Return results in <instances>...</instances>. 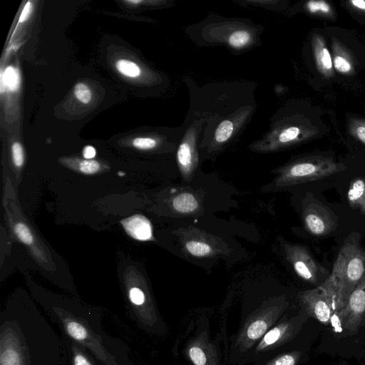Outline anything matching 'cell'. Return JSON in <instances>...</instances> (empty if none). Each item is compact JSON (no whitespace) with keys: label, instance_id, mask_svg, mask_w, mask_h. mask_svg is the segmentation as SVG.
<instances>
[{"label":"cell","instance_id":"cell-1","mask_svg":"<svg viewBox=\"0 0 365 365\" xmlns=\"http://www.w3.org/2000/svg\"><path fill=\"white\" fill-rule=\"evenodd\" d=\"M184 81L190 96L186 115L205 122L199 153L208 158L235 143L250 123L257 108V85L235 81L198 86L189 78Z\"/></svg>","mask_w":365,"mask_h":365},{"label":"cell","instance_id":"cell-2","mask_svg":"<svg viewBox=\"0 0 365 365\" xmlns=\"http://www.w3.org/2000/svg\"><path fill=\"white\" fill-rule=\"evenodd\" d=\"M61 341L37 312L5 310L0 317V365H61Z\"/></svg>","mask_w":365,"mask_h":365},{"label":"cell","instance_id":"cell-3","mask_svg":"<svg viewBox=\"0 0 365 365\" xmlns=\"http://www.w3.org/2000/svg\"><path fill=\"white\" fill-rule=\"evenodd\" d=\"M287 294L270 293L242 308L238 327L227 336L225 365H240L241 361L264 334L288 311Z\"/></svg>","mask_w":365,"mask_h":365},{"label":"cell","instance_id":"cell-4","mask_svg":"<svg viewBox=\"0 0 365 365\" xmlns=\"http://www.w3.org/2000/svg\"><path fill=\"white\" fill-rule=\"evenodd\" d=\"M264 28L247 19L227 18L215 14L185 29L198 46H223L234 54L242 53L261 45Z\"/></svg>","mask_w":365,"mask_h":365},{"label":"cell","instance_id":"cell-5","mask_svg":"<svg viewBox=\"0 0 365 365\" xmlns=\"http://www.w3.org/2000/svg\"><path fill=\"white\" fill-rule=\"evenodd\" d=\"M364 274L365 251L361 245V236L358 232H352L339 250L331 275L319 286L331 300L334 314L344 307Z\"/></svg>","mask_w":365,"mask_h":365},{"label":"cell","instance_id":"cell-6","mask_svg":"<svg viewBox=\"0 0 365 365\" xmlns=\"http://www.w3.org/2000/svg\"><path fill=\"white\" fill-rule=\"evenodd\" d=\"M227 339L223 328L212 338L208 317L199 316L187 325L181 354L189 365H225Z\"/></svg>","mask_w":365,"mask_h":365},{"label":"cell","instance_id":"cell-7","mask_svg":"<svg viewBox=\"0 0 365 365\" xmlns=\"http://www.w3.org/2000/svg\"><path fill=\"white\" fill-rule=\"evenodd\" d=\"M342 170V166L330 161L297 160L277 168L275 177L264 186V190H279L318 180Z\"/></svg>","mask_w":365,"mask_h":365},{"label":"cell","instance_id":"cell-8","mask_svg":"<svg viewBox=\"0 0 365 365\" xmlns=\"http://www.w3.org/2000/svg\"><path fill=\"white\" fill-rule=\"evenodd\" d=\"M308 315L302 310L294 314L289 311L272 326L249 351L240 365L252 364L266 353L294 339L301 332Z\"/></svg>","mask_w":365,"mask_h":365},{"label":"cell","instance_id":"cell-9","mask_svg":"<svg viewBox=\"0 0 365 365\" xmlns=\"http://www.w3.org/2000/svg\"><path fill=\"white\" fill-rule=\"evenodd\" d=\"M175 235L182 252L193 258H214L230 252L228 245L221 237L193 226L179 228Z\"/></svg>","mask_w":365,"mask_h":365},{"label":"cell","instance_id":"cell-10","mask_svg":"<svg viewBox=\"0 0 365 365\" xmlns=\"http://www.w3.org/2000/svg\"><path fill=\"white\" fill-rule=\"evenodd\" d=\"M184 133L176 150V162L182 179L190 181L199 165V143L205 122L186 115Z\"/></svg>","mask_w":365,"mask_h":365},{"label":"cell","instance_id":"cell-11","mask_svg":"<svg viewBox=\"0 0 365 365\" xmlns=\"http://www.w3.org/2000/svg\"><path fill=\"white\" fill-rule=\"evenodd\" d=\"M302 216L306 230L316 237L329 235L338 225L336 214L311 192H307L302 201Z\"/></svg>","mask_w":365,"mask_h":365},{"label":"cell","instance_id":"cell-12","mask_svg":"<svg viewBox=\"0 0 365 365\" xmlns=\"http://www.w3.org/2000/svg\"><path fill=\"white\" fill-rule=\"evenodd\" d=\"M284 251L286 259L303 280L317 284L322 275L326 273L324 269L316 262L305 247L284 243Z\"/></svg>","mask_w":365,"mask_h":365},{"label":"cell","instance_id":"cell-13","mask_svg":"<svg viewBox=\"0 0 365 365\" xmlns=\"http://www.w3.org/2000/svg\"><path fill=\"white\" fill-rule=\"evenodd\" d=\"M336 315L344 330L354 334L358 331L365 317V274Z\"/></svg>","mask_w":365,"mask_h":365},{"label":"cell","instance_id":"cell-14","mask_svg":"<svg viewBox=\"0 0 365 365\" xmlns=\"http://www.w3.org/2000/svg\"><path fill=\"white\" fill-rule=\"evenodd\" d=\"M297 299L301 309L308 317H313L325 325L330 323L332 314H334L332 302L319 287L299 292Z\"/></svg>","mask_w":365,"mask_h":365},{"label":"cell","instance_id":"cell-15","mask_svg":"<svg viewBox=\"0 0 365 365\" xmlns=\"http://www.w3.org/2000/svg\"><path fill=\"white\" fill-rule=\"evenodd\" d=\"M294 339L266 353L252 365H299L304 358V352L293 346Z\"/></svg>","mask_w":365,"mask_h":365},{"label":"cell","instance_id":"cell-16","mask_svg":"<svg viewBox=\"0 0 365 365\" xmlns=\"http://www.w3.org/2000/svg\"><path fill=\"white\" fill-rule=\"evenodd\" d=\"M61 343V365H98L99 361L87 349L66 335Z\"/></svg>","mask_w":365,"mask_h":365},{"label":"cell","instance_id":"cell-17","mask_svg":"<svg viewBox=\"0 0 365 365\" xmlns=\"http://www.w3.org/2000/svg\"><path fill=\"white\" fill-rule=\"evenodd\" d=\"M170 207L179 216H197L202 212L200 197L192 191L177 192L170 199Z\"/></svg>","mask_w":365,"mask_h":365},{"label":"cell","instance_id":"cell-18","mask_svg":"<svg viewBox=\"0 0 365 365\" xmlns=\"http://www.w3.org/2000/svg\"><path fill=\"white\" fill-rule=\"evenodd\" d=\"M121 223L125 231L133 238L148 240L152 238V227L150 221L144 216L135 215L124 219Z\"/></svg>","mask_w":365,"mask_h":365},{"label":"cell","instance_id":"cell-19","mask_svg":"<svg viewBox=\"0 0 365 365\" xmlns=\"http://www.w3.org/2000/svg\"><path fill=\"white\" fill-rule=\"evenodd\" d=\"M349 206L365 215V177H358L351 181L346 194Z\"/></svg>","mask_w":365,"mask_h":365},{"label":"cell","instance_id":"cell-20","mask_svg":"<svg viewBox=\"0 0 365 365\" xmlns=\"http://www.w3.org/2000/svg\"><path fill=\"white\" fill-rule=\"evenodd\" d=\"M115 66L117 70L125 76L135 78L140 76V69L139 66L133 61L120 59L116 62Z\"/></svg>","mask_w":365,"mask_h":365},{"label":"cell","instance_id":"cell-21","mask_svg":"<svg viewBox=\"0 0 365 365\" xmlns=\"http://www.w3.org/2000/svg\"><path fill=\"white\" fill-rule=\"evenodd\" d=\"M5 86L11 91H16L19 85V75L18 71L13 66H8L4 73H1Z\"/></svg>","mask_w":365,"mask_h":365},{"label":"cell","instance_id":"cell-22","mask_svg":"<svg viewBox=\"0 0 365 365\" xmlns=\"http://www.w3.org/2000/svg\"><path fill=\"white\" fill-rule=\"evenodd\" d=\"M14 231L19 239L26 245H31L34 241V237L28 227L21 223H17L14 227Z\"/></svg>","mask_w":365,"mask_h":365},{"label":"cell","instance_id":"cell-23","mask_svg":"<svg viewBox=\"0 0 365 365\" xmlns=\"http://www.w3.org/2000/svg\"><path fill=\"white\" fill-rule=\"evenodd\" d=\"M158 144V140L150 137H139L133 140V146L140 150H152L155 148Z\"/></svg>","mask_w":365,"mask_h":365},{"label":"cell","instance_id":"cell-24","mask_svg":"<svg viewBox=\"0 0 365 365\" xmlns=\"http://www.w3.org/2000/svg\"><path fill=\"white\" fill-rule=\"evenodd\" d=\"M74 94L76 97L83 103H88L92 96L90 88L83 83H78L75 86Z\"/></svg>","mask_w":365,"mask_h":365},{"label":"cell","instance_id":"cell-25","mask_svg":"<svg viewBox=\"0 0 365 365\" xmlns=\"http://www.w3.org/2000/svg\"><path fill=\"white\" fill-rule=\"evenodd\" d=\"M100 169V164L93 160H82L79 164V170L85 174H94Z\"/></svg>","mask_w":365,"mask_h":365},{"label":"cell","instance_id":"cell-26","mask_svg":"<svg viewBox=\"0 0 365 365\" xmlns=\"http://www.w3.org/2000/svg\"><path fill=\"white\" fill-rule=\"evenodd\" d=\"M237 3L249 4L251 6H260L267 9L274 10V6L278 3V1L274 0H241L237 1Z\"/></svg>","mask_w":365,"mask_h":365},{"label":"cell","instance_id":"cell-27","mask_svg":"<svg viewBox=\"0 0 365 365\" xmlns=\"http://www.w3.org/2000/svg\"><path fill=\"white\" fill-rule=\"evenodd\" d=\"M307 8L312 13L317 11L327 13L330 10L329 5L324 1H309L307 4Z\"/></svg>","mask_w":365,"mask_h":365},{"label":"cell","instance_id":"cell-28","mask_svg":"<svg viewBox=\"0 0 365 365\" xmlns=\"http://www.w3.org/2000/svg\"><path fill=\"white\" fill-rule=\"evenodd\" d=\"M12 157L16 166L20 167L24 163V152L21 145L19 143H14L12 145Z\"/></svg>","mask_w":365,"mask_h":365},{"label":"cell","instance_id":"cell-29","mask_svg":"<svg viewBox=\"0 0 365 365\" xmlns=\"http://www.w3.org/2000/svg\"><path fill=\"white\" fill-rule=\"evenodd\" d=\"M335 68L340 72L346 73L351 70L350 63L341 56H336L334 60Z\"/></svg>","mask_w":365,"mask_h":365},{"label":"cell","instance_id":"cell-30","mask_svg":"<svg viewBox=\"0 0 365 365\" xmlns=\"http://www.w3.org/2000/svg\"><path fill=\"white\" fill-rule=\"evenodd\" d=\"M321 62L324 68L327 69L331 68L332 62L331 56L326 48H324L319 54Z\"/></svg>","mask_w":365,"mask_h":365},{"label":"cell","instance_id":"cell-31","mask_svg":"<svg viewBox=\"0 0 365 365\" xmlns=\"http://www.w3.org/2000/svg\"><path fill=\"white\" fill-rule=\"evenodd\" d=\"M31 11V1H28L22 10V12L19 17V23H21V22H24V21H26L28 19L29 16L30 15Z\"/></svg>","mask_w":365,"mask_h":365},{"label":"cell","instance_id":"cell-32","mask_svg":"<svg viewBox=\"0 0 365 365\" xmlns=\"http://www.w3.org/2000/svg\"><path fill=\"white\" fill-rule=\"evenodd\" d=\"M83 155L86 159H91L96 156V150L93 146L87 145L84 147Z\"/></svg>","mask_w":365,"mask_h":365},{"label":"cell","instance_id":"cell-33","mask_svg":"<svg viewBox=\"0 0 365 365\" xmlns=\"http://www.w3.org/2000/svg\"><path fill=\"white\" fill-rule=\"evenodd\" d=\"M356 133L359 138L365 143V127L360 126L356 130Z\"/></svg>","mask_w":365,"mask_h":365},{"label":"cell","instance_id":"cell-34","mask_svg":"<svg viewBox=\"0 0 365 365\" xmlns=\"http://www.w3.org/2000/svg\"><path fill=\"white\" fill-rule=\"evenodd\" d=\"M351 3L359 9H365V1L364 0H352Z\"/></svg>","mask_w":365,"mask_h":365},{"label":"cell","instance_id":"cell-35","mask_svg":"<svg viewBox=\"0 0 365 365\" xmlns=\"http://www.w3.org/2000/svg\"><path fill=\"white\" fill-rule=\"evenodd\" d=\"M128 2L132 3V4H138L141 3L142 1H133V0H131V1H128Z\"/></svg>","mask_w":365,"mask_h":365}]
</instances>
